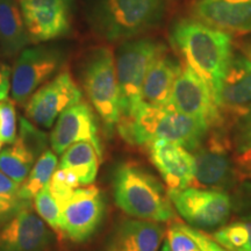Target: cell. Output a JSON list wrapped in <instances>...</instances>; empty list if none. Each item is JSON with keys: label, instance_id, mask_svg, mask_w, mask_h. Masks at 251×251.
<instances>
[{"label": "cell", "instance_id": "f546056e", "mask_svg": "<svg viewBox=\"0 0 251 251\" xmlns=\"http://www.w3.org/2000/svg\"><path fill=\"white\" fill-rule=\"evenodd\" d=\"M17 140V112L13 100L0 101V141L12 144Z\"/></svg>", "mask_w": 251, "mask_h": 251}, {"label": "cell", "instance_id": "f35d334b", "mask_svg": "<svg viewBox=\"0 0 251 251\" xmlns=\"http://www.w3.org/2000/svg\"><path fill=\"white\" fill-rule=\"evenodd\" d=\"M244 176H246V177H247V178H251V170H250V171H248V172H247V174H246V175H244Z\"/></svg>", "mask_w": 251, "mask_h": 251}, {"label": "cell", "instance_id": "1f68e13d", "mask_svg": "<svg viewBox=\"0 0 251 251\" xmlns=\"http://www.w3.org/2000/svg\"><path fill=\"white\" fill-rule=\"evenodd\" d=\"M233 211L241 220H251V181H242L231 197Z\"/></svg>", "mask_w": 251, "mask_h": 251}, {"label": "cell", "instance_id": "8d00e7d4", "mask_svg": "<svg viewBox=\"0 0 251 251\" xmlns=\"http://www.w3.org/2000/svg\"><path fill=\"white\" fill-rule=\"evenodd\" d=\"M244 54L251 59V42H248L247 45L244 46Z\"/></svg>", "mask_w": 251, "mask_h": 251}, {"label": "cell", "instance_id": "5bb4252c", "mask_svg": "<svg viewBox=\"0 0 251 251\" xmlns=\"http://www.w3.org/2000/svg\"><path fill=\"white\" fill-rule=\"evenodd\" d=\"M80 141H89L102 157L98 125L93 109L86 101H80L64 109L50 134L52 151L62 155L69 147Z\"/></svg>", "mask_w": 251, "mask_h": 251}, {"label": "cell", "instance_id": "7c38bea8", "mask_svg": "<svg viewBox=\"0 0 251 251\" xmlns=\"http://www.w3.org/2000/svg\"><path fill=\"white\" fill-rule=\"evenodd\" d=\"M81 98L83 93L70 72L61 71L31 94L26 103V115L40 127L50 128L64 109L79 102Z\"/></svg>", "mask_w": 251, "mask_h": 251}, {"label": "cell", "instance_id": "484cf974", "mask_svg": "<svg viewBox=\"0 0 251 251\" xmlns=\"http://www.w3.org/2000/svg\"><path fill=\"white\" fill-rule=\"evenodd\" d=\"M20 185L0 171V222H6L24 207L30 205V201L21 199Z\"/></svg>", "mask_w": 251, "mask_h": 251}, {"label": "cell", "instance_id": "ac0fdd59", "mask_svg": "<svg viewBox=\"0 0 251 251\" xmlns=\"http://www.w3.org/2000/svg\"><path fill=\"white\" fill-rule=\"evenodd\" d=\"M192 14L229 34H251V0H196Z\"/></svg>", "mask_w": 251, "mask_h": 251}, {"label": "cell", "instance_id": "f1b7e54d", "mask_svg": "<svg viewBox=\"0 0 251 251\" xmlns=\"http://www.w3.org/2000/svg\"><path fill=\"white\" fill-rule=\"evenodd\" d=\"M78 187H80V184L77 176L68 169L58 168V166L49 181L50 192L54 196L59 207L63 206L71 193Z\"/></svg>", "mask_w": 251, "mask_h": 251}, {"label": "cell", "instance_id": "4316f807", "mask_svg": "<svg viewBox=\"0 0 251 251\" xmlns=\"http://www.w3.org/2000/svg\"><path fill=\"white\" fill-rule=\"evenodd\" d=\"M34 207L40 216L52 230L59 231V220H61V207L50 192L49 184L46 185L39 193L34 197Z\"/></svg>", "mask_w": 251, "mask_h": 251}, {"label": "cell", "instance_id": "277c9868", "mask_svg": "<svg viewBox=\"0 0 251 251\" xmlns=\"http://www.w3.org/2000/svg\"><path fill=\"white\" fill-rule=\"evenodd\" d=\"M168 0H91L92 29L109 42L130 40L163 20Z\"/></svg>", "mask_w": 251, "mask_h": 251}, {"label": "cell", "instance_id": "8fae6325", "mask_svg": "<svg viewBox=\"0 0 251 251\" xmlns=\"http://www.w3.org/2000/svg\"><path fill=\"white\" fill-rule=\"evenodd\" d=\"M169 106L188 117L207 122L212 128H221L225 124L208 85L188 65L183 68L175 81Z\"/></svg>", "mask_w": 251, "mask_h": 251}, {"label": "cell", "instance_id": "836d02e7", "mask_svg": "<svg viewBox=\"0 0 251 251\" xmlns=\"http://www.w3.org/2000/svg\"><path fill=\"white\" fill-rule=\"evenodd\" d=\"M176 225L193 238L194 242L198 244V247L200 248L201 251H229L224 246H221L218 241H215L213 236L206 234L205 231L191 227V226H186L181 224V222H176Z\"/></svg>", "mask_w": 251, "mask_h": 251}, {"label": "cell", "instance_id": "52a82bcc", "mask_svg": "<svg viewBox=\"0 0 251 251\" xmlns=\"http://www.w3.org/2000/svg\"><path fill=\"white\" fill-rule=\"evenodd\" d=\"M168 193L178 214L188 226L202 231L221 228L233 211L231 197L226 191L188 186Z\"/></svg>", "mask_w": 251, "mask_h": 251}, {"label": "cell", "instance_id": "6da1fadb", "mask_svg": "<svg viewBox=\"0 0 251 251\" xmlns=\"http://www.w3.org/2000/svg\"><path fill=\"white\" fill-rule=\"evenodd\" d=\"M170 42L186 65L208 85L218 105L220 89L234 52L230 34L196 18H184L171 27Z\"/></svg>", "mask_w": 251, "mask_h": 251}, {"label": "cell", "instance_id": "2e32d148", "mask_svg": "<svg viewBox=\"0 0 251 251\" xmlns=\"http://www.w3.org/2000/svg\"><path fill=\"white\" fill-rule=\"evenodd\" d=\"M150 158L169 190H181L193 184L196 159L180 144L155 140L147 146Z\"/></svg>", "mask_w": 251, "mask_h": 251}, {"label": "cell", "instance_id": "603a6c76", "mask_svg": "<svg viewBox=\"0 0 251 251\" xmlns=\"http://www.w3.org/2000/svg\"><path fill=\"white\" fill-rule=\"evenodd\" d=\"M36 158L39 157L18 137L8 148L0 151V171L18 184H23Z\"/></svg>", "mask_w": 251, "mask_h": 251}, {"label": "cell", "instance_id": "44dd1931", "mask_svg": "<svg viewBox=\"0 0 251 251\" xmlns=\"http://www.w3.org/2000/svg\"><path fill=\"white\" fill-rule=\"evenodd\" d=\"M30 42L20 6L15 0H0V46L5 55H17Z\"/></svg>", "mask_w": 251, "mask_h": 251}, {"label": "cell", "instance_id": "ba28073f", "mask_svg": "<svg viewBox=\"0 0 251 251\" xmlns=\"http://www.w3.org/2000/svg\"><path fill=\"white\" fill-rule=\"evenodd\" d=\"M230 150L233 148L224 127L213 128L201 146L192 152L196 159L193 183L197 187L227 192L235 186L241 175L235 168Z\"/></svg>", "mask_w": 251, "mask_h": 251}, {"label": "cell", "instance_id": "5b68a950", "mask_svg": "<svg viewBox=\"0 0 251 251\" xmlns=\"http://www.w3.org/2000/svg\"><path fill=\"white\" fill-rule=\"evenodd\" d=\"M166 51L152 39L127 40L118 49L115 68L120 92V120L129 118L142 102V86L155 59Z\"/></svg>", "mask_w": 251, "mask_h": 251}, {"label": "cell", "instance_id": "d6a6232c", "mask_svg": "<svg viewBox=\"0 0 251 251\" xmlns=\"http://www.w3.org/2000/svg\"><path fill=\"white\" fill-rule=\"evenodd\" d=\"M166 241L171 251H201L193 238L181 230L176 222L169 227Z\"/></svg>", "mask_w": 251, "mask_h": 251}, {"label": "cell", "instance_id": "d590c367", "mask_svg": "<svg viewBox=\"0 0 251 251\" xmlns=\"http://www.w3.org/2000/svg\"><path fill=\"white\" fill-rule=\"evenodd\" d=\"M237 165H238V171L240 175L242 176L246 175L248 171L251 170V151L243 153V155L237 156Z\"/></svg>", "mask_w": 251, "mask_h": 251}, {"label": "cell", "instance_id": "ffe728a7", "mask_svg": "<svg viewBox=\"0 0 251 251\" xmlns=\"http://www.w3.org/2000/svg\"><path fill=\"white\" fill-rule=\"evenodd\" d=\"M183 67L174 56L164 51L150 67L142 86V102L153 106H169L172 87Z\"/></svg>", "mask_w": 251, "mask_h": 251}, {"label": "cell", "instance_id": "e0dca14e", "mask_svg": "<svg viewBox=\"0 0 251 251\" xmlns=\"http://www.w3.org/2000/svg\"><path fill=\"white\" fill-rule=\"evenodd\" d=\"M218 106L222 117L237 118L251 108V59L233 52L219 93Z\"/></svg>", "mask_w": 251, "mask_h": 251}, {"label": "cell", "instance_id": "83f0119b", "mask_svg": "<svg viewBox=\"0 0 251 251\" xmlns=\"http://www.w3.org/2000/svg\"><path fill=\"white\" fill-rule=\"evenodd\" d=\"M231 124L229 141L234 152L240 156L251 151V108L235 118Z\"/></svg>", "mask_w": 251, "mask_h": 251}, {"label": "cell", "instance_id": "7a4b0ae2", "mask_svg": "<svg viewBox=\"0 0 251 251\" xmlns=\"http://www.w3.org/2000/svg\"><path fill=\"white\" fill-rule=\"evenodd\" d=\"M119 131L125 141L135 146H148L155 140L180 144L188 151L199 148L213 128L207 122L188 117L170 106L141 102L133 114L121 119Z\"/></svg>", "mask_w": 251, "mask_h": 251}, {"label": "cell", "instance_id": "4dcf8cb0", "mask_svg": "<svg viewBox=\"0 0 251 251\" xmlns=\"http://www.w3.org/2000/svg\"><path fill=\"white\" fill-rule=\"evenodd\" d=\"M24 143L29 148L37 157H40L46 151L47 136L45 133L36 129L29 121L25 118L20 119V133L19 136Z\"/></svg>", "mask_w": 251, "mask_h": 251}, {"label": "cell", "instance_id": "3957f363", "mask_svg": "<svg viewBox=\"0 0 251 251\" xmlns=\"http://www.w3.org/2000/svg\"><path fill=\"white\" fill-rule=\"evenodd\" d=\"M113 194L119 208L131 218L158 224L176 218L175 207L163 185L134 163H125L115 170Z\"/></svg>", "mask_w": 251, "mask_h": 251}, {"label": "cell", "instance_id": "74e56055", "mask_svg": "<svg viewBox=\"0 0 251 251\" xmlns=\"http://www.w3.org/2000/svg\"><path fill=\"white\" fill-rule=\"evenodd\" d=\"M161 251H171V250H170V247H169V243H168V241H166V238H165V240H164V242H163V244H162Z\"/></svg>", "mask_w": 251, "mask_h": 251}, {"label": "cell", "instance_id": "d6986e66", "mask_svg": "<svg viewBox=\"0 0 251 251\" xmlns=\"http://www.w3.org/2000/svg\"><path fill=\"white\" fill-rule=\"evenodd\" d=\"M163 236L164 228L158 222L125 220L113 235L111 251H158Z\"/></svg>", "mask_w": 251, "mask_h": 251}, {"label": "cell", "instance_id": "7402d4cb", "mask_svg": "<svg viewBox=\"0 0 251 251\" xmlns=\"http://www.w3.org/2000/svg\"><path fill=\"white\" fill-rule=\"evenodd\" d=\"M101 156L89 141H80L62 153L58 168L68 169L77 176L80 186H87L96 180Z\"/></svg>", "mask_w": 251, "mask_h": 251}, {"label": "cell", "instance_id": "ab89813d", "mask_svg": "<svg viewBox=\"0 0 251 251\" xmlns=\"http://www.w3.org/2000/svg\"><path fill=\"white\" fill-rule=\"evenodd\" d=\"M2 146H4V143H2L1 141H0V151H1V148H2Z\"/></svg>", "mask_w": 251, "mask_h": 251}, {"label": "cell", "instance_id": "30bf717a", "mask_svg": "<svg viewBox=\"0 0 251 251\" xmlns=\"http://www.w3.org/2000/svg\"><path fill=\"white\" fill-rule=\"evenodd\" d=\"M105 211V198L98 187H78L61 207L58 233L72 242H85L98 230Z\"/></svg>", "mask_w": 251, "mask_h": 251}, {"label": "cell", "instance_id": "e575fe53", "mask_svg": "<svg viewBox=\"0 0 251 251\" xmlns=\"http://www.w3.org/2000/svg\"><path fill=\"white\" fill-rule=\"evenodd\" d=\"M11 68L1 63L0 64V101L8 98V93L11 91Z\"/></svg>", "mask_w": 251, "mask_h": 251}, {"label": "cell", "instance_id": "8992f818", "mask_svg": "<svg viewBox=\"0 0 251 251\" xmlns=\"http://www.w3.org/2000/svg\"><path fill=\"white\" fill-rule=\"evenodd\" d=\"M83 87L93 108L111 134L120 121V92L115 68V56L111 49H94L83 68Z\"/></svg>", "mask_w": 251, "mask_h": 251}, {"label": "cell", "instance_id": "9c48e42d", "mask_svg": "<svg viewBox=\"0 0 251 251\" xmlns=\"http://www.w3.org/2000/svg\"><path fill=\"white\" fill-rule=\"evenodd\" d=\"M64 62L57 47L37 46L25 48L15 62L11 76V94L14 102L24 105L31 94L48 81Z\"/></svg>", "mask_w": 251, "mask_h": 251}, {"label": "cell", "instance_id": "9a60e30c", "mask_svg": "<svg viewBox=\"0 0 251 251\" xmlns=\"http://www.w3.org/2000/svg\"><path fill=\"white\" fill-rule=\"evenodd\" d=\"M52 242V233L46 222L24 207L0 229V251H46Z\"/></svg>", "mask_w": 251, "mask_h": 251}, {"label": "cell", "instance_id": "cb8c5ba5", "mask_svg": "<svg viewBox=\"0 0 251 251\" xmlns=\"http://www.w3.org/2000/svg\"><path fill=\"white\" fill-rule=\"evenodd\" d=\"M58 165V159L55 152L51 150H46L41 155L33 168L28 174L27 178L20 185V197L25 201H30L34 197L49 184L52 175Z\"/></svg>", "mask_w": 251, "mask_h": 251}, {"label": "cell", "instance_id": "4fadbf2b", "mask_svg": "<svg viewBox=\"0 0 251 251\" xmlns=\"http://www.w3.org/2000/svg\"><path fill=\"white\" fill-rule=\"evenodd\" d=\"M19 6L33 43L55 40L70 30L74 0H19Z\"/></svg>", "mask_w": 251, "mask_h": 251}, {"label": "cell", "instance_id": "d4e9b609", "mask_svg": "<svg viewBox=\"0 0 251 251\" xmlns=\"http://www.w3.org/2000/svg\"><path fill=\"white\" fill-rule=\"evenodd\" d=\"M213 238L229 251H251V220H241L216 229Z\"/></svg>", "mask_w": 251, "mask_h": 251}]
</instances>
